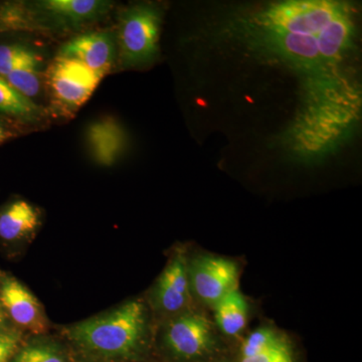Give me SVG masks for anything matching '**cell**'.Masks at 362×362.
I'll use <instances>...</instances> for the list:
<instances>
[{
	"mask_svg": "<svg viewBox=\"0 0 362 362\" xmlns=\"http://www.w3.org/2000/svg\"><path fill=\"white\" fill-rule=\"evenodd\" d=\"M218 35L259 63L297 76L300 107L286 132L295 149L326 156L349 137L361 111L358 85L350 73L356 26L349 4L291 0L238 9Z\"/></svg>",
	"mask_w": 362,
	"mask_h": 362,
	"instance_id": "6da1fadb",
	"label": "cell"
},
{
	"mask_svg": "<svg viewBox=\"0 0 362 362\" xmlns=\"http://www.w3.org/2000/svg\"><path fill=\"white\" fill-rule=\"evenodd\" d=\"M151 314L144 300H132L110 313L76 324L69 335L90 354L121 361H140L148 354L153 340Z\"/></svg>",
	"mask_w": 362,
	"mask_h": 362,
	"instance_id": "7a4b0ae2",
	"label": "cell"
},
{
	"mask_svg": "<svg viewBox=\"0 0 362 362\" xmlns=\"http://www.w3.org/2000/svg\"><path fill=\"white\" fill-rule=\"evenodd\" d=\"M158 343L173 362H211L232 349L209 311L199 306L161 321Z\"/></svg>",
	"mask_w": 362,
	"mask_h": 362,
	"instance_id": "3957f363",
	"label": "cell"
},
{
	"mask_svg": "<svg viewBox=\"0 0 362 362\" xmlns=\"http://www.w3.org/2000/svg\"><path fill=\"white\" fill-rule=\"evenodd\" d=\"M162 11L156 4L140 2L121 11L117 45L122 69L142 68L159 54Z\"/></svg>",
	"mask_w": 362,
	"mask_h": 362,
	"instance_id": "277c9868",
	"label": "cell"
},
{
	"mask_svg": "<svg viewBox=\"0 0 362 362\" xmlns=\"http://www.w3.org/2000/svg\"><path fill=\"white\" fill-rule=\"evenodd\" d=\"M242 266L238 259L202 251H188L187 276L194 303L204 310L211 308L221 298L239 289Z\"/></svg>",
	"mask_w": 362,
	"mask_h": 362,
	"instance_id": "5b68a950",
	"label": "cell"
},
{
	"mask_svg": "<svg viewBox=\"0 0 362 362\" xmlns=\"http://www.w3.org/2000/svg\"><path fill=\"white\" fill-rule=\"evenodd\" d=\"M230 352L233 362H302L294 337L270 320L250 328Z\"/></svg>",
	"mask_w": 362,
	"mask_h": 362,
	"instance_id": "8992f818",
	"label": "cell"
},
{
	"mask_svg": "<svg viewBox=\"0 0 362 362\" xmlns=\"http://www.w3.org/2000/svg\"><path fill=\"white\" fill-rule=\"evenodd\" d=\"M187 254V247H176L150 294V308L161 321L197 306L190 292Z\"/></svg>",
	"mask_w": 362,
	"mask_h": 362,
	"instance_id": "52a82bcc",
	"label": "cell"
},
{
	"mask_svg": "<svg viewBox=\"0 0 362 362\" xmlns=\"http://www.w3.org/2000/svg\"><path fill=\"white\" fill-rule=\"evenodd\" d=\"M102 76L77 59L58 56L49 71L52 99L59 110L74 113L92 96Z\"/></svg>",
	"mask_w": 362,
	"mask_h": 362,
	"instance_id": "ba28073f",
	"label": "cell"
},
{
	"mask_svg": "<svg viewBox=\"0 0 362 362\" xmlns=\"http://www.w3.org/2000/svg\"><path fill=\"white\" fill-rule=\"evenodd\" d=\"M112 7V2L103 0H42L28 6L35 21H49L59 28H78L99 20Z\"/></svg>",
	"mask_w": 362,
	"mask_h": 362,
	"instance_id": "9c48e42d",
	"label": "cell"
},
{
	"mask_svg": "<svg viewBox=\"0 0 362 362\" xmlns=\"http://www.w3.org/2000/svg\"><path fill=\"white\" fill-rule=\"evenodd\" d=\"M59 56L77 59L104 77L118 62L117 35L113 32L83 33L66 42Z\"/></svg>",
	"mask_w": 362,
	"mask_h": 362,
	"instance_id": "30bf717a",
	"label": "cell"
},
{
	"mask_svg": "<svg viewBox=\"0 0 362 362\" xmlns=\"http://www.w3.org/2000/svg\"><path fill=\"white\" fill-rule=\"evenodd\" d=\"M0 305L21 327L37 334L47 329L44 312L37 298L20 281L6 274H0Z\"/></svg>",
	"mask_w": 362,
	"mask_h": 362,
	"instance_id": "8fae6325",
	"label": "cell"
},
{
	"mask_svg": "<svg viewBox=\"0 0 362 362\" xmlns=\"http://www.w3.org/2000/svg\"><path fill=\"white\" fill-rule=\"evenodd\" d=\"M216 328L230 347L250 329L252 302L239 289L228 293L209 311Z\"/></svg>",
	"mask_w": 362,
	"mask_h": 362,
	"instance_id": "7c38bea8",
	"label": "cell"
},
{
	"mask_svg": "<svg viewBox=\"0 0 362 362\" xmlns=\"http://www.w3.org/2000/svg\"><path fill=\"white\" fill-rule=\"evenodd\" d=\"M87 141L93 158L100 165L111 166L121 156L127 144V136L113 118H104L90 124Z\"/></svg>",
	"mask_w": 362,
	"mask_h": 362,
	"instance_id": "4fadbf2b",
	"label": "cell"
},
{
	"mask_svg": "<svg viewBox=\"0 0 362 362\" xmlns=\"http://www.w3.org/2000/svg\"><path fill=\"white\" fill-rule=\"evenodd\" d=\"M40 214L35 207L25 201L11 202L0 211V239L16 242L37 228Z\"/></svg>",
	"mask_w": 362,
	"mask_h": 362,
	"instance_id": "5bb4252c",
	"label": "cell"
},
{
	"mask_svg": "<svg viewBox=\"0 0 362 362\" xmlns=\"http://www.w3.org/2000/svg\"><path fill=\"white\" fill-rule=\"evenodd\" d=\"M40 109L35 102L23 96L0 77V115L23 122H35L42 118Z\"/></svg>",
	"mask_w": 362,
	"mask_h": 362,
	"instance_id": "9a60e30c",
	"label": "cell"
},
{
	"mask_svg": "<svg viewBox=\"0 0 362 362\" xmlns=\"http://www.w3.org/2000/svg\"><path fill=\"white\" fill-rule=\"evenodd\" d=\"M42 64L39 54L21 45H0V77L23 66Z\"/></svg>",
	"mask_w": 362,
	"mask_h": 362,
	"instance_id": "2e32d148",
	"label": "cell"
},
{
	"mask_svg": "<svg viewBox=\"0 0 362 362\" xmlns=\"http://www.w3.org/2000/svg\"><path fill=\"white\" fill-rule=\"evenodd\" d=\"M40 65L42 64H35L16 69L4 78L14 90L33 101V98L40 94L42 85Z\"/></svg>",
	"mask_w": 362,
	"mask_h": 362,
	"instance_id": "e0dca14e",
	"label": "cell"
},
{
	"mask_svg": "<svg viewBox=\"0 0 362 362\" xmlns=\"http://www.w3.org/2000/svg\"><path fill=\"white\" fill-rule=\"evenodd\" d=\"M13 362H66L58 347L49 343L35 342L16 352Z\"/></svg>",
	"mask_w": 362,
	"mask_h": 362,
	"instance_id": "ac0fdd59",
	"label": "cell"
},
{
	"mask_svg": "<svg viewBox=\"0 0 362 362\" xmlns=\"http://www.w3.org/2000/svg\"><path fill=\"white\" fill-rule=\"evenodd\" d=\"M21 334L16 330L0 329V362H8L18 352Z\"/></svg>",
	"mask_w": 362,
	"mask_h": 362,
	"instance_id": "d6986e66",
	"label": "cell"
},
{
	"mask_svg": "<svg viewBox=\"0 0 362 362\" xmlns=\"http://www.w3.org/2000/svg\"><path fill=\"white\" fill-rule=\"evenodd\" d=\"M8 136V130L6 129V126H4V122H2L1 119H0V144H1L2 142L6 141Z\"/></svg>",
	"mask_w": 362,
	"mask_h": 362,
	"instance_id": "ffe728a7",
	"label": "cell"
},
{
	"mask_svg": "<svg viewBox=\"0 0 362 362\" xmlns=\"http://www.w3.org/2000/svg\"><path fill=\"white\" fill-rule=\"evenodd\" d=\"M211 362H233L232 352H228L226 356L220 357V358L216 359V361Z\"/></svg>",
	"mask_w": 362,
	"mask_h": 362,
	"instance_id": "44dd1931",
	"label": "cell"
},
{
	"mask_svg": "<svg viewBox=\"0 0 362 362\" xmlns=\"http://www.w3.org/2000/svg\"><path fill=\"white\" fill-rule=\"evenodd\" d=\"M0 320L4 321V311H2L1 305H0Z\"/></svg>",
	"mask_w": 362,
	"mask_h": 362,
	"instance_id": "7402d4cb",
	"label": "cell"
},
{
	"mask_svg": "<svg viewBox=\"0 0 362 362\" xmlns=\"http://www.w3.org/2000/svg\"><path fill=\"white\" fill-rule=\"evenodd\" d=\"M2 324H4V321L0 320V329H1Z\"/></svg>",
	"mask_w": 362,
	"mask_h": 362,
	"instance_id": "603a6c76",
	"label": "cell"
}]
</instances>
